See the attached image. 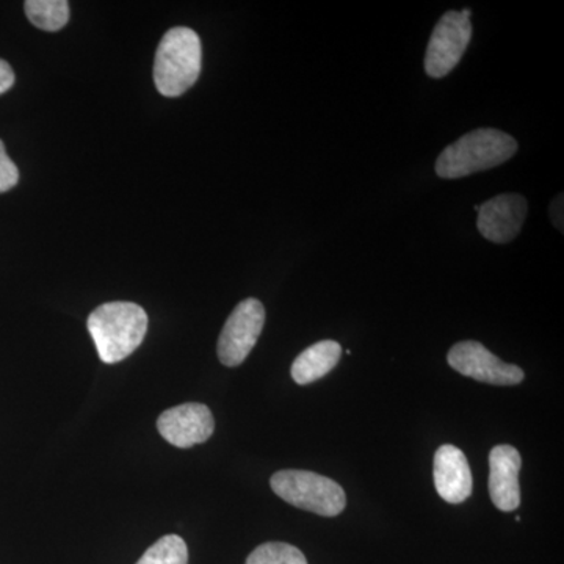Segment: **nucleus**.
<instances>
[{
  "instance_id": "f257e3e1",
  "label": "nucleus",
  "mask_w": 564,
  "mask_h": 564,
  "mask_svg": "<svg viewBox=\"0 0 564 564\" xmlns=\"http://www.w3.org/2000/svg\"><path fill=\"white\" fill-rule=\"evenodd\" d=\"M88 332L102 362H121L143 343L148 314L135 303H106L88 317Z\"/></svg>"
},
{
  "instance_id": "f03ea898",
  "label": "nucleus",
  "mask_w": 564,
  "mask_h": 564,
  "mask_svg": "<svg viewBox=\"0 0 564 564\" xmlns=\"http://www.w3.org/2000/svg\"><path fill=\"white\" fill-rule=\"evenodd\" d=\"M516 152L518 141L513 137L497 129H477L441 152L436 174L443 180H459L502 165Z\"/></svg>"
},
{
  "instance_id": "7ed1b4c3",
  "label": "nucleus",
  "mask_w": 564,
  "mask_h": 564,
  "mask_svg": "<svg viewBox=\"0 0 564 564\" xmlns=\"http://www.w3.org/2000/svg\"><path fill=\"white\" fill-rule=\"evenodd\" d=\"M202 65L203 50L198 33L187 28H174L163 35L155 54V87L166 98H177L196 84Z\"/></svg>"
},
{
  "instance_id": "20e7f679",
  "label": "nucleus",
  "mask_w": 564,
  "mask_h": 564,
  "mask_svg": "<svg viewBox=\"0 0 564 564\" xmlns=\"http://www.w3.org/2000/svg\"><path fill=\"white\" fill-rule=\"evenodd\" d=\"M270 485L284 502L323 518H334L347 507L343 486L310 470H280L273 475Z\"/></svg>"
},
{
  "instance_id": "39448f33",
  "label": "nucleus",
  "mask_w": 564,
  "mask_h": 564,
  "mask_svg": "<svg viewBox=\"0 0 564 564\" xmlns=\"http://www.w3.org/2000/svg\"><path fill=\"white\" fill-rule=\"evenodd\" d=\"M473 39V24L462 11H447L432 33L425 55V70L433 79L447 76L462 62Z\"/></svg>"
},
{
  "instance_id": "423d86ee",
  "label": "nucleus",
  "mask_w": 564,
  "mask_h": 564,
  "mask_svg": "<svg viewBox=\"0 0 564 564\" xmlns=\"http://www.w3.org/2000/svg\"><path fill=\"white\" fill-rule=\"evenodd\" d=\"M265 325V307L256 299L243 300L229 315L220 339L218 358L228 367L240 366L248 358Z\"/></svg>"
},
{
  "instance_id": "0eeeda50",
  "label": "nucleus",
  "mask_w": 564,
  "mask_h": 564,
  "mask_svg": "<svg viewBox=\"0 0 564 564\" xmlns=\"http://www.w3.org/2000/svg\"><path fill=\"white\" fill-rule=\"evenodd\" d=\"M447 361L452 369L473 378L480 383L496 386H516L524 381L525 375L521 367L503 362L492 355L485 345L466 340L454 345L448 351Z\"/></svg>"
},
{
  "instance_id": "6e6552de",
  "label": "nucleus",
  "mask_w": 564,
  "mask_h": 564,
  "mask_svg": "<svg viewBox=\"0 0 564 564\" xmlns=\"http://www.w3.org/2000/svg\"><path fill=\"white\" fill-rule=\"evenodd\" d=\"M158 430L163 440L174 447H193L206 443L214 434V415L206 404H181L162 413L158 421Z\"/></svg>"
},
{
  "instance_id": "1a4fd4ad",
  "label": "nucleus",
  "mask_w": 564,
  "mask_h": 564,
  "mask_svg": "<svg viewBox=\"0 0 564 564\" xmlns=\"http://www.w3.org/2000/svg\"><path fill=\"white\" fill-rule=\"evenodd\" d=\"M529 212L524 196L505 193L478 209V231L492 243H508L521 232Z\"/></svg>"
},
{
  "instance_id": "9d476101",
  "label": "nucleus",
  "mask_w": 564,
  "mask_h": 564,
  "mask_svg": "<svg viewBox=\"0 0 564 564\" xmlns=\"http://www.w3.org/2000/svg\"><path fill=\"white\" fill-rule=\"evenodd\" d=\"M521 454L513 445H496L489 454V496L503 513L518 510L521 505Z\"/></svg>"
},
{
  "instance_id": "9b49d317",
  "label": "nucleus",
  "mask_w": 564,
  "mask_h": 564,
  "mask_svg": "<svg viewBox=\"0 0 564 564\" xmlns=\"http://www.w3.org/2000/svg\"><path fill=\"white\" fill-rule=\"evenodd\" d=\"M434 486L441 499L458 505L469 499L474 481L466 455L455 445L445 444L434 455Z\"/></svg>"
},
{
  "instance_id": "f8f14e48",
  "label": "nucleus",
  "mask_w": 564,
  "mask_h": 564,
  "mask_svg": "<svg viewBox=\"0 0 564 564\" xmlns=\"http://www.w3.org/2000/svg\"><path fill=\"white\" fill-rule=\"evenodd\" d=\"M343 356V347L334 340L311 345L292 364V378L296 384L306 386L332 372Z\"/></svg>"
},
{
  "instance_id": "ddd939ff",
  "label": "nucleus",
  "mask_w": 564,
  "mask_h": 564,
  "mask_svg": "<svg viewBox=\"0 0 564 564\" xmlns=\"http://www.w3.org/2000/svg\"><path fill=\"white\" fill-rule=\"evenodd\" d=\"M25 14L35 28L58 32L69 21V3L66 0H28Z\"/></svg>"
},
{
  "instance_id": "4468645a",
  "label": "nucleus",
  "mask_w": 564,
  "mask_h": 564,
  "mask_svg": "<svg viewBox=\"0 0 564 564\" xmlns=\"http://www.w3.org/2000/svg\"><path fill=\"white\" fill-rule=\"evenodd\" d=\"M137 564H188V549L177 534H166L152 544Z\"/></svg>"
},
{
  "instance_id": "2eb2a0df",
  "label": "nucleus",
  "mask_w": 564,
  "mask_h": 564,
  "mask_svg": "<svg viewBox=\"0 0 564 564\" xmlns=\"http://www.w3.org/2000/svg\"><path fill=\"white\" fill-rule=\"evenodd\" d=\"M245 564H307V560L295 545L265 543L256 547Z\"/></svg>"
},
{
  "instance_id": "dca6fc26",
  "label": "nucleus",
  "mask_w": 564,
  "mask_h": 564,
  "mask_svg": "<svg viewBox=\"0 0 564 564\" xmlns=\"http://www.w3.org/2000/svg\"><path fill=\"white\" fill-rule=\"evenodd\" d=\"M20 181V170L14 165L6 151V144L0 140V193L11 191L17 187Z\"/></svg>"
},
{
  "instance_id": "f3484780",
  "label": "nucleus",
  "mask_w": 564,
  "mask_h": 564,
  "mask_svg": "<svg viewBox=\"0 0 564 564\" xmlns=\"http://www.w3.org/2000/svg\"><path fill=\"white\" fill-rule=\"evenodd\" d=\"M14 73L11 66L6 61L0 58V95L10 90L14 85Z\"/></svg>"
},
{
  "instance_id": "a211bd4d",
  "label": "nucleus",
  "mask_w": 564,
  "mask_h": 564,
  "mask_svg": "<svg viewBox=\"0 0 564 564\" xmlns=\"http://www.w3.org/2000/svg\"><path fill=\"white\" fill-rule=\"evenodd\" d=\"M551 217L556 228L563 229V195L555 198L551 206Z\"/></svg>"
}]
</instances>
